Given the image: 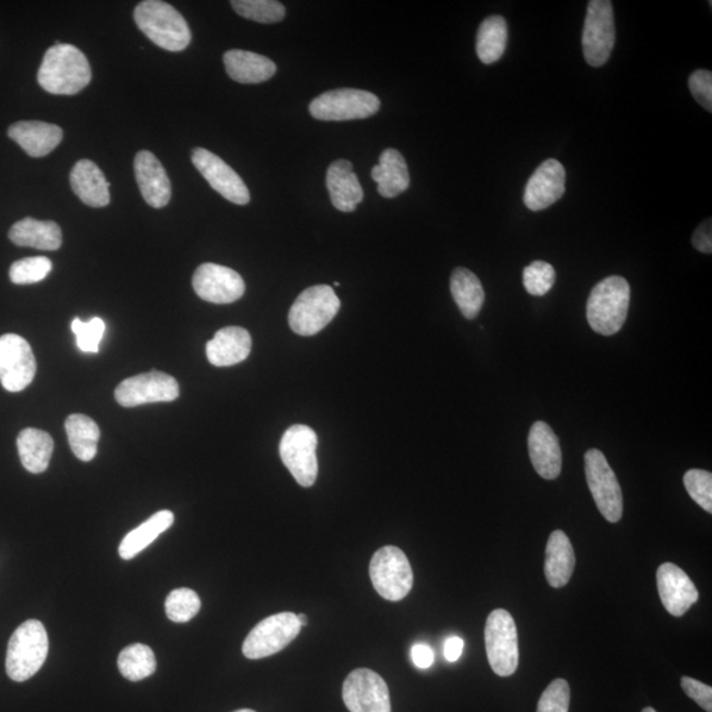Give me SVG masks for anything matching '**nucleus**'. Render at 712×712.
Here are the masks:
<instances>
[{
	"label": "nucleus",
	"mask_w": 712,
	"mask_h": 712,
	"mask_svg": "<svg viewBox=\"0 0 712 712\" xmlns=\"http://www.w3.org/2000/svg\"><path fill=\"white\" fill-rule=\"evenodd\" d=\"M37 81L44 90L56 96H74L91 81L86 56L69 44H56L44 54Z\"/></svg>",
	"instance_id": "f257e3e1"
},
{
	"label": "nucleus",
	"mask_w": 712,
	"mask_h": 712,
	"mask_svg": "<svg viewBox=\"0 0 712 712\" xmlns=\"http://www.w3.org/2000/svg\"><path fill=\"white\" fill-rule=\"evenodd\" d=\"M134 19L142 33L165 51H184L192 41L185 17L173 5L160 0H146L137 4Z\"/></svg>",
	"instance_id": "f03ea898"
},
{
	"label": "nucleus",
	"mask_w": 712,
	"mask_h": 712,
	"mask_svg": "<svg viewBox=\"0 0 712 712\" xmlns=\"http://www.w3.org/2000/svg\"><path fill=\"white\" fill-rule=\"evenodd\" d=\"M630 286L621 277H610L593 286L587 302V321L593 331L614 335L627 320Z\"/></svg>",
	"instance_id": "7ed1b4c3"
},
{
	"label": "nucleus",
	"mask_w": 712,
	"mask_h": 712,
	"mask_svg": "<svg viewBox=\"0 0 712 712\" xmlns=\"http://www.w3.org/2000/svg\"><path fill=\"white\" fill-rule=\"evenodd\" d=\"M49 640L39 621H27L11 636L5 671L15 683L33 678L48 658Z\"/></svg>",
	"instance_id": "20e7f679"
},
{
	"label": "nucleus",
	"mask_w": 712,
	"mask_h": 712,
	"mask_svg": "<svg viewBox=\"0 0 712 712\" xmlns=\"http://www.w3.org/2000/svg\"><path fill=\"white\" fill-rule=\"evenodd\" d=\"M340 309V298L331 286H310L292 305L290 327L298 335H316L334 320Z\"/></svg>",
	"instance_id": "39448f33"
},
{
	"label": "nucleus",
	"mask_w": 712,
	"mask_h": 712,
	"mask_svg": "<svg viewBox=\"0 0 712 712\" xmlns=\"http://www.w3.org/2000/svg\"><path fill=\"white\" fill-rule=\"evenodd\" d=\"M373 589L385 601L398 602L414 587V572L407 555L396 547H384L373 554L370 564Z\"/></svg>",
	"instance_id": "423d86ee"
},
{
	"label": "nucleus",
	"mask_w": 712,
	"mask_h": 712,
	"mask_svg": "<svg viewBox=\"0 0 712 712\" xmlns=\"http://www.w3.org/2000/svg\"><path fill=\"white\" fill-rule=\"evenodd\" d=\"M487 658L493 673L510 677L518 666V636L514 617L508 611L493 610L486 622Z\"/></svg>",
	"instance_id": "0eeeda50"
},
{
	"label": "nucleus",
	"mask_w": 712,
	"mask_h": 712,
	"mask_svg": "<svg viewBox=\"0 0 712 712\" xmlns=\"http://www.w3.org/2000/svg\"><path fill=\"white\" fill-rule=\"evenodd\" d=\"M379 109L380 99L373 93L358 89L330 90L309 106L310 115L324 122L366 119L377 114Z\"/></svg>",
	"instance_id": "6e6552de"
},
{
	"label": "nucleus",
	"mask_w": 712,
	"mask_h": 712,
	"mask_svg": "<svg viewBox=\"0 0 712 712\" xmlns=\"http://www.w3.org/2000/svg\"><path fill=\"white\" fill-rule=\"evenodd\" d=\"M585 471L599 512L610 523L619 521L623 516L622 487L601 450H587Z\"/></svg>",
	"instance_id": "1a4fd4ad"
},
{
	"label": "nucleus",
	"mask_w": 712,
	"mask_h": 712,
	"mask_svg": "<svg viewBox=\"0 0 712 712\" xmlns=\"http://www.w3.org/2000/svg\"><path fill=\"white\" fill-rule=\"evenodd\" d=\"M317 434L306 425H293L280 441V457L299 486L311 487L318 475Z\"/></svg>",
	"instance_id": "9d476101"
},
{
	"label": "nucleus",
	"mask_w": 712,
	"mask_h": 712,
	"mask_svg": "<svg viewBox=\"0 0 712 712\" xmlns=\"http://www.w3.org/2000/svg\"><path fill=\"white\" fill-rule=\"evenodd\" d=\"M614 8L610 0H592L587 8L582 36L584 54L592 67L603 66L615 47Z\"/></svg>",
	"instance_id": "9b49d317"
},
{
	"label": "nucleus",
	"mask_w": 712,
	"mask_h": 712,
	"mask_svg": "<svg viewBox=\"0 0 712 712\" xmlns=\"http://www.w3.org/2000/svg\"><path fill=\"white\" fill-rule=\"evenodd\" d=\"M302 628L293 612H280L267 617L248 634L243 642V654L249 660L270 658L289 647Z\"/></svg>",
	"instance_id": "f8f14e48"
},
{
	"label": "nucleus",
	"mask_w": 712,
	"mask_h": 712,
	"mask_svg": "<svg viewBox=\"0 0 712 712\" xmlns=\"http://www.w3.org/2000/svg\"><path fill=\"white\" fill-rule=\"evenodd\" d=\"M180 396L177 380L171 375L151 371L123 380L116 386L115 398L124 408L152 403H171Z\"/></svg>",
	"instance_id": "ddd939ff"
},
{
	"label": "nucleus",
	"mask_w": 712,
	"mask_h": 712,
	"mask_svg": "<svg viewBox=\"0 0 712 712\" xmlns=\"http://www.w3.org/2000/svg\"><path fill=\"white\" fill-rule=\"evenodd\" d=\"M37 366L29 343L17 334L0 336V383L9 392H21L34 382Z\"/></svg>",
	"instance_id": "4468645a"
},
{
	"label": "nucleus",
	"mask_w": 712,
	"mask_h": 712,
	"mask_svg": "<svg viewBox=\"0 0 712 712\" xmlns=\"http://www.w3.org/2000/svg\"><path fill=\"white\" fill-rule=\"evenodd\" d=\"M342 696L349 712H391L389 685L373 671L349 673Z\"/></svg>",
	"instance_id": "2eb2a0df"
},
{
	"label": "nucleus",
	"mask_w": 712,
	"mask_h": 712,
	"mask_svg": "<svg viewBox=\"0 0 712 712\" xmlns=\"http://www.w3.org/2000/svg\"><path fill=\"white\" fill-rule=\"evenodd\" d=\"M192 161L212 189L220 193L228 201L235 205L249 202L251 196L245 181L220 156L205 148H196L193 149Z\"/></svg>",
	"instance_id": "dca6fc26"
},
{
	"label": "nucleus",
	"mask_w": 712,
	"mask_h": 712,
	"mask_svg": "<svg viewBox=\"0 0 712 712\" xmlns=\"http://www.w3.org/2000/svg\"><path fill=\"white\" fill-rule=\"evenodd\" d=\"M197 296L211 304H233L245 295L246 284L240 273L214 263L199 266L193 274Z\"/></svg>",
	"instance_id": "f3484780"
},
{
	"label": "nucleus",
	"mask_w": 712,
	"mask_h": 712,
	"mask_svg": "<svg viewBox=\"0 0 712 712\" xmlns=\"http://www.w3.org/2000/svg\"><path fill=\"white\" fill-rule=\"evenodd\" d=\"M565 183L564 165L554 159L543 161L528 181L524 202L532 211L551 208L565 195Z\"/></svg>",
	"instance_id": "a211bd4d"
},
{
	"label": "nucleus",
	"mask_w": 712,
	"mask_h": 712,
	"mask_svg": "<svg viewBox=\"0 0 712 712\" xmlns=\"http://www.w3.org/2000/svg\"><path fill=\"white\" fill-rule=\"evenodd\" d=\"M658 589L662 604L673 616H684L699 599V592L683 568L666 562L658 570Z\"/></svg>",
	"instance_id": "6ab92c4d"
},
{
	"label": "nucleus",
	"mask_w": 712,
	"mask_h": 712,
	"mask_svg": "<svg viewBox=\"0 0 712 712\" xmlns=\"http://www.w3.org/2000/svg\"><path fill=\"white\" fill-rule=\"evenodd\" d=\"M135 176L143 198L152 208H164L171 201V180L152 152L140 151L135 158Z\"/></svg>",
	"instance_id": "aec40b11"
},
{
	"label": "nucleus",
	"mask_w": 712,
	"mask_h": 712,
	"mask_svg": "<svg viewBox=\"0 0 712 712\" xmlns=\"http://www.w3.org/2000/svg\"><path fill=\"white\" fill-rule=\"evenodd\" d=\"M530 461L541 478L553 480L562 470V452L558 437L547 422L537 421L528 437Z\"/></svg>",
	"instance_id": "412c9836"
},
{
	"label": "nucleus",
	"mask_w": 712,
	"mask_h": 712,
	"mask_svg": "<svg viewBox=\"0 0 712 712\" xmlns=\"http://www.w3.org/2000/svg\"><path fill=\"white\" fill-rule=\"evenodd\" d=\"M251 348V335L246 329L229 327L217 331L206 345V355L212 366L230 367L246 360Z\"/></svg>",
	"instance_id": "4be33fe9"
},
{
	"label": "nucleus",
	"mask_w": 712,
	"mask_h": 712,
	"mask_svg": "<svg viewBox=\"0 0 712 712\" xmlns=\"http://www.w3.org/2000/svg\"><path fill=\"white\" fill-rule=\"evenodd\" d=\"M9 136L33 158H44L58 147L64 137L61 127L39 121H21L12 124Z\"/></svg>",
	"instance_id": "5701e85b"
},
{
	"label": "nucleus",
	"mask_w": 712,
	"mask_h": 712,
	"mask_svg": "<svg viewBox=\"0 0 712 712\" xmlns=\"http://www.w3.org/2000/svg\"><path fill=\"white\" fill-rule=\"evenodd\" d=\"M327 186L331 204L340 211L352 212L364 201V189L348 160H336L329 167Z\"/></svg>",
	"instance_id": "b1692460"
},
{
	"label": "nucleus",
	"mask_w": 712,
	"mask_h": 712,
	"mask_svg": "<svg viewBox=\"0 0 712 712\" xmlns=\"http://www.w3.org/2000/svg\"><path fill=\"white\" fill-rule=\"evenodd\" d=\"M71 184L73 192L87 206L105 208L110 204V184L93 161L79 160L73 167Z\"/></svg>",
	"instance_id": "393cba45"
},
{
	"label": "nucleus",
	"mask_w": 712,
	"mask_h": 712,
	"mask_svg": "<svg viewBox=\"0 0 712 712\" xmlns=\"http://www.w3.org/2000/svg\"><path fill=\"white\" fill-rule=\"evenodd\" d=\"M223 62L229 76L240 84L266 83L274 76L278 69L266 56L242 49H231L224 53Z\"/></svg>",
	"instance_id": "a878e982"
},
{
	"label": "nucleus",
	"mask_w": 712,
	"mask_h": 712,
	"mask_svg": "<svg viewBox=\"0 0 712 712\" xmlns=\"http://www.w3.org/2000/svg\"><path fill=\"white\" fill-rule=\"evenodd\" d=\"M371 176L378 184V192L384 198H395L410 185L407 161L396 149H385L379 164L372 168Z\"/></svg>",
	"instance_id": "bb28decb"
},
{
	"label": "nucleus",
	"mask_w": 712,
	"mask_h": 712,
	"mask_svg": "<svg viewBox=\"0 0 712 712\" xmlns=\"http://www.w3.org/2000/svg\"><path fill=\"white\" fill-rule=\"evenodd\" d=\"M576 568V553L570 540L562 530H554L549 537L545 555V577L554 589L570 582Z\"/></svg>",
	"instance_id": "cd10ccee"
},
{
	"label": "nucleus",
	"mask_w": 712,
	"mask_h": 712,
	"mask_svg": "<svg viewBox=\"0 0 712 712\" xmlns=\"http://www.w3.org/2000/svg\"><path fill=\"white\" fill-rule=\"evenodd\" d=\"M10 240L19 247L56 251L62 245V233L58 223L53 221H37L34 218H24L11 228Z\"/></svg>",
	"instance_id": "c85d7f7f"
},
{
	"label": "nucleus",
	"mask_w": 712,
	"mask_h": 712,
	"mask_svg": "<svg viewBox=\"0 0 712 712\" xmlns=\"http://www.w3.org/2000/svg\"><path fill=\"white\" fill-rule=\"evenodd\" d=\"M54 442L51 434L44 430L27 428L17 437L19 457L30 474H41L51 462Z\"/></svg>",
	"instance_id": "c756f323"
},
{
	"label": "nucleus",
	"mask_w": 712,
	"mask_h": 712,
	"mask_svg": "<svg viewBox=\"0 0 712 712\" xmlns=\"http://www.w3.org/2000/svg\"><path fill=\"white\" fill-rule=\"evenodd\" d=\"M174 515L171 511H160L158 514L149 517L146 523L137 527L124 537L119 547V555L123 560H133L137 554L145 551L151 545L158 537L173 526Z\"/></svg>",
	"instance_id": "7c9ffc66"
},
{
	"label": "nucleus",
	"mask_w": 712,
	"mask_h": 712,
	"mask_svg": "<svg viewBox=\"0 0 712 712\" xmlns=\"http://www.w3.org/2000/svg\"><path fill=\"white\" fill-rule=\"evenodd\" d=\"M450 290L461 314L467 320L477 318L483 308L486 297L483 285L477 274L468 271L467 268H457L450 280Z\"/></svg>",
	"instance_id": "2f4dec72"
},
{
	"label": "nucleus",
	"mask_w": 712,
	"mask_h": 712,
	"mask_svg": "<svg viewBox=\"0 0 712 712\" xmlns=\"http://www.w3.org/2000/svg\"><path fill=\"white\" fill-rule=\"evenodd\" d=\"M65 429L69 445L79 461L90 462L96 458L101 429L93 418L85 415L69 416Z\"/></svg>",
	"instance_id": "473e14b6"
},
{
	"label": "nucleus",
	"mask_w": 712,
	"mask_h": 712,
	"mask_svg": "<svg viewBox=\"0 0 712 712\" xmlns=\"http://www.w3.org/2000/svg\"><path fill=\"white\" fill-rule=\"evenodd\" d=\"M508 42V26L501 15L487 17L477 35V53L483 64L490 65L503 58Z\"/></svg>",
	"instance_id": "72a5a7b5"
},
{
	"label": "nucleus",
	"mask_w": 712,
	"mask_h": 712,
	"mask_svg": "<svg viewBox=\"0 0 712 712\" xmlns=\"http://www.w3.org/2000/svg\"><path fill=\"white\" fill-rule=\"evenodd\" d=\"M118 667L124 678L131 683H139L156 672L155 653L145 645L130 646L119 654Z\"/></svg>",
	"instance_id": "f704fd0d"
},
{
	"label": "nucleus",
	"mask_w": 712,
	"mask_h": 712,
	"mask_svg": "<svg viewBox=\"0 0 712 712\" xmlns=\"http://www.w3.org/2000/svg\"><path fill=\"white\" fill-rule=\"evenodd\" d=\"M231 5L237 15L258 23H279L285 17V8L277 0H233Z\"/></svg>",
	"instance_id": "c9c22d12"
},
{
	"label": "nucleus",
	"mask_w": 712,
	"mask_h": 712,
	"mask_svg": "<svg viewBox=\"0 0 712 712\" xmlns=\"http://www.w3.org/2000/svg\"><path fill=\"white\" fill-rule=\"evenodd\" d=\"M201 610V599L191 589L173 590L165 601L168 619L174 623H187Z\"/></svg>",
	"instance_id": "e433bc0d"
},
{
	"label": "nucleus",
	"mask_w": 712,
	"mask_h": 712,
	"mask_svg": "<svg viewBox=\"0 0 712 712\" xmlns=\"http://www.w3.org/2000/svg\"><path fill=\"white\" fill-rule=\"evenodd\" d=\"M52 261L44 256L15 261L10 268V279L16 285L40 283L52 271Z\"/></svg>",
	"instance_id": "4c0bfd02"
},
{
	"label": "nucleus",
	"mask_w": 712,
	"mask_h": 712,
	"mask_svg": "<svg viewBox=\"0 0 712 712\" xmlns=\"http://www.w3.org/2000/svg\"><path fill=\"white\" fill-rule=\"evenodd\" d=\"M524 286L529 295L545 296L555 283V270L547 261L536 260L523 273Z\"/></svg>",
	"instance_id": "58836bf2"
},
{
	"label": "nucleus",
	"mask_w": 712,
	"mask_h": 712,
	"mask_svg": "<svg viewBox=\"0 0 712 712\" xmlns=\"http://www.w3.org/2000/svg\"><path fill=\"white\" fill-rule=\"evenodd\" d=\"M684 484L692 501L712 514V474L692 468L685 474Z\"/></svg>",
	"instance_id": "ea45409f"
},
{
	"label": "nucleus",
	"mask_w": 712,
	"mask_h": 712,
	"mask_svg": "<svg viewBox=\"0 0 712 712\" xmlns=\"http://www.w3.org/2000/svg\"><path fill=\"white\" fill-rule=\"evenodd\" d=\"M106 324L101 318L94 317L90 321L84 322L74 318L72 331L77 339V346L83 353L96 354L99 352V343L103 339Z\"/></svg>",
	"instance_id": "a19ab883"
},
{
	"label": "nucleus",
	"mask_w": 712,
	"mask_h": 712,
	"mask_svg": "<svg viewBox=\"0 0 712 712\" xmlns=\"http://www.w3.org/2000/svg\"><path fill=\"white\" fill-rule=\"evenodd\" d=\"M570 708V686L567 680L554 679L542 692L537 712H568Z\"/></svg>",
	"instance_id": "79ce46f5"
},
{
	"label": "nucleus",
	"mask_w": 712,
	"mask_h": 712,
	"mask_svg": "<svg viewBox=\"0 0 712 712\" xmlns=\"http://www.w3.org/2000/svg\"><path fill=\"white\" fill-rule=\"evenodd\" d=\"M689 87L696 101L709 112L712 111V73L696 71L689 78Z\"/></svg>",
	"instance_id": "37998d69"
},
{
	"label": "nucleus",
	"mask_w": 712,
	"mask_h": 712,
	"mask_svg": "<svg viewBox=\"0 0 712 712\" xmlns=\"http://www.w3.org/2000/svg\"><path fill=\"white\" fill-rule=\"evenodd\" d=\"M686 696L697 702L704 711L712 712V687L704 685L701 680L683 677L680 679Z\"/></svg>",
	"instance_id": "c03bdc74"
},
{
	"label": "nucleus",
	"mask_w": 712,
	"mask_h": 712,
	"mask_svg": "<svg viewBox=\"0 0 712 712\" xmlns=\"http://www.w3.org/2000/svg\"><path fill=\"white\" fill-rule=\"evenodd\" d=\"M711 220L704 221L692 235V246L703 254L712 253Z\"/></svg>",
	"instance_id": "a18cd8bd"
},
{
	"label": "nucleus",
	"mask_w": 712,
	"mask_h": 712,
	"mask_svg": "<svg viewBox=\"0 0 712 712\" xmlns=\"http://www.w3.org/2000/svg\"><path fill=\"white\" fill-rule=\"evenodd\" d=\"M410 658L414 660L415 665L420 670H428L433 665L434 652L433 649L427 645H416L412 647Z\"/></svg>",
	"instance_id": "49530a36"
},
{
	"label": "nucleus",
	"mask_w": 712,
	"mask_h": 712,
	"mask_svg": "<svg viewBox=\"0 0 712 712\" xmlns=\"http://www.w3.org/2000/svg\"><path fill=\"white\" fill-rule=\"evenodd\" d=\"M465 642L458 636L449 637L443 647V654L449 662L458 661L462 652H464Z\"/></svg>",
	"instance_id": "de8ad7c7"
},
{
	"label": "nucleus",
	"mask_w": 712,
	"mask_h": 712,
	"mask_svg": "<svg viewBox=\"0 0 712 712\" xmlns=\"http://www.w3.org/2000/svg\"><path fill=\"white\" fill-rule=\"evenodd\" d=\"M297 619H298L299 626H302V627L303 626H308V617H306V615L299 614V615H297Z\"/></svg>",
	"instance_id": "09e8293b"
},
{
	"label": "nucleus",
	"mask_w": 712,
	"mask_h": 712,
	"mask_svg": "<svg viewBox=\"0 0 712 712\" xmlns=\"http://www.w3.org/2000/svg\"><path fill=\"white\" fill-rule=\"evenodd\" d=\"M234 712H256V711L249 710V709H242V710H237V711H234Z\"/></svg>",
	"instance_id": "8fccbe9b"
},
{
	"label": "nucleus",
	"mask_w": 712,
	"mask_h": 712,
	"mask_svg": "<svg viewBox=\"0 0 712 712\" xmlns=\"http://www.w3.org/2000/svg\"><path fill=\"white\" fill-rule=\"evenodd\" d=\"M641 712H658V711H655L652 708H647V709L642 710Z\"/></svg>",
	"instance_id": "3c124183"
},
{
	"label": "nucleus",
	"mask_w": 712,
	"mask_h": 712,
	"mask_svg": "<svg viewBox=\"0 0 712 712\" xmlns=\"http://www.w3.org/2000/svg\"><path fill=\"white\" fill-rule=\"evenodd\" d=\"M334 286H336V289H339V286H341V284L340 283H334Z\"/></svg>",
	"instance_id": "603ef678"
}]
</instances>
